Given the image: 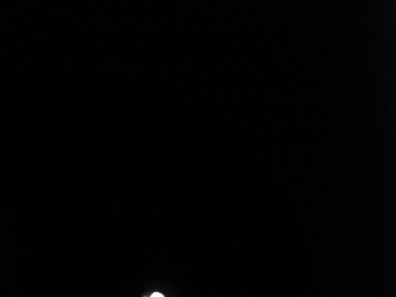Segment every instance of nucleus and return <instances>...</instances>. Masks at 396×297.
Listing matches in <instances>:
<instances>
[{"instance_id": "f257e3e1", "label": "nucleus", "mask_w": 396, "mask_h": 297, "mask_svg": "<svg viewBox=\"0 0 396 297\" xmlns=\"http://www.w3.org/2000/svg\"><path fill=\"white\" fill-rule=\"evenodd\" d=\"M150 297H165L162 293H153Z\"/></svg>"}]
</instances>
